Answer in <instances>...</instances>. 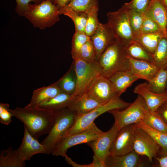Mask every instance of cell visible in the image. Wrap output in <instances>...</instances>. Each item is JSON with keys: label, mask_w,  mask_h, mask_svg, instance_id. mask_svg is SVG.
Here are the masks:
<instances>
[{"label": "cell", "mask_w": 167, "mask_h": 167, "mask_svg": "<svg viewBox=\"0 0 167 167\" xmlns=\"http://www.w3.org/2000/svg\"><path fill=\"white\" fill-rule=\"evenodd\" d=\"M10 110L13 116L23 122L29 133L38 139L40 136L48 134L54 123V113L37 108L17 107Z\"/></svg>", "instance_id": "cell-1"}, {"label": "cell", "mask_w": 167, "mask_h": 167, "mask_svg": "<svg viewBox=\"0 0 167 167\" xmlns=\"http://www.w3.org/2000/svg\"><path fill=\"white\" fill-rule=\"evenodd\" d=\"M98 62L101 75L108 78L116 72L130 69L125 47L116 39L106 48Z\"/></svg>", "instance_id": "cell-2"}, {"label": "cell", "mask_w": 167, "mask_h": 167, "mask_svg": "<svg viewBox=\"0 0 167 167\" xmlns=\"http://www.w3.org/2000/svg\"><path fill=\"white\" fill-rule=\"evenodd\" d=\"M54 122L48 135L42 141L48 154L54 146L66 135L74 124L77 114L68 107L54 113Z\"/></svg>", "instance_id": "cell-3"}, {"label": "cell", "mask_w": 167, "mask_h": 167, "mask_svg": "<svg viewBox=\"0 0 167 167\" xmlns=\"http://www.w3.org/2000/svg\"><path fill=\"white\" fill-rule=\"evenodd\" d=\"M58 9L49 0L39 4H29L24 16L36 28L41 29L50 27L59 21Z\"/></svg>", "instance_id": "cell-4"}, {"label": "cell", "mask_w": 167, "mask_h": 167, "mask_svg": "<svg viewBox=\"0 0 167 167\" xmlns=\"http://www.w3.org/2000/svg\"><path fill=\"white\" fill-rule=\"evenodd\" d=\"M76 77L75 91L72 95L73 100L82 95L96 79L101 75V70L98 61L88 62L79 58L73 60Z\"/></svg>", "instance_id": "cell-5"}, {"label": "cell", "mask_w": 167, "mask_h": 167, "mask_svg": "<svg viewBox=\"0 0 167 167\" xmlns=\"http://www.w3.org/2000/svg\"><path fill=\"white\" fill-rule=\"evenodd\" d=\"M131 104L124 101L120 97H117L86 114L77 116L74 124L66 135L86 131L95 124L94 120L100 115L112 110L125 108Z\"/></svg>", "instance_id": "cell-6"}, {"label": "cell", "mask_w": 167, "mask_h": 167, "mask_svg": "<svg viewBox=\"0 0 167 167\" xmlns=\"http://www.w3.org/2000/svg\"><path fill=\"white\" fill-rule=\"evenodd\" d=\"M107 23L111 27L116 39L125 47L134 41L126 8L123 6L117 11L107 14Z\"/></svg>", "instance_id": "cell-7"}, {"label": "cell", "mask_w": 167, "mask_h": 167, "mask_svg": "<svg viewBox=\"0 0 167 167\" xmlns=\"http://www.w3.org/2000/svg\"><path fill=\"white\" fill-rule=\"evenodd\" d=\"M103 132L96 124L84 131L65 135L53 147L51 152L53 156L65 157L67 150L75 145L87 143L96 139Z\"/></svg>", "instance_id": "cell-8"}, {"label": "cell", "mask_w": 167, "mask_h": 167, "mask_svg": "<svg viewBox=\"0 0 167 167\" xmlns=\"http://www.w3.org/2000/svg\"><path fill=\"white\" fill-rule=\"evenodd\" d=\"M144 101L143 97L138 95L135 101L123 110L115 109L108 112L113 116L114 124L119 130L127 126L143 122L144 114L142 105Z\"/></svg>", "instance_id": "cell-9"}, {"label": "cell", "mask_w": 167, "mask_h": 167, "mask_svg": "<svg viewBox=\"0 0 167 167\" xmlns=\"http://www.w3.org/2000/svg\"><path fill=\"white\" fill-rule=\"evenodd\" d=\"M134 150L140 156L147 157L150 162L161 153V148L154 139L144 130L137 127L134 132Z\"/></svg>", "instance_id": "cell-10"}, {"label": "cell", "mask_w": 167, "mask_h": 167, "mask_svg": "<svg viewBox=\"0 0 167 167\" xmlns=\"http://www.w3.org/2000/svg\"><path fill=\"white\" fill-rule=\"evenodd\" d=\"M136 124L127 126L119 130L109 149V155H121L134 150Z\"/></svg>", "instance_id": "cell-11"}, {"label": "cell", "mask_w": 167, "mask_h": 167, "mask_svg": "<svg viewBox=\"0 0 167 167\" xmlns=\"http://www.w3.org/2000/svg\"><path fill=\"white\" fill-rule=\"evenodd\" d=\"M118 131L114 124L108 131L103 132L96 139L87 143L94 152L93 158L105 164V160L109 155L110 146Z\"/></svg>", "instance_id": "cell-12"}, {"label": "cell", "mask_w": 167, "mask_h": 167, "mask_svg": "<svg viewBox=\"0 0 167 167\" xmlns=\"http://www.w3.org/2000/svg\"><path fill=\"white\" fill-rule=\"evenodd\" d=\"M102 104L106 103L118 96L108 78L99 76L86 92Z\"/></svg>", "instance_id": "cell-13"}, {"label": "cell", "mask_w": 167, "mask_h": 167, "mask_svg": "<svg viewBox=\"0 0 167 167\" xmlns=\"http://www.w3.org/2000/svg\"><path fill=\"white\" fill-rule=\"evenodd\" d=\"M116 39L109 24L108 23L105 24L100 23L95 32L90 36L96 50V61H98L105 49Z\"/></svg>", "instance_id": "cell-14"}, {"label": "cell", "mask_w": 167, "mask_h": 167, "mask_svg": "<svg viewBox=\"0 0 167 167\" xmlns=\"http://www.w3.org/2000/svg\"><path fill=\"white\" fill-rule=\"evenodd\" d=\"M16 150L21 159L25 161L29 160L36 154H48L47 151L44 145L33 136L24 126L22 142Z\"/></svg>", "instance_id": "cell-15"}, {"label": "cell", "mask_w": 167, "mask_h": 167, "mask_svg": "<svg viewBox=\"0 0 167 167\" xmlns=\"http://www.w3.org/2000/svg\"><path fill=\"white\" fill-rule=\"evenodd\" d=\"M130 63L129 70L139 79L148 82L152 79L161 68L155 63L137 60L127 55Z\"/></svg>", "instance_id": "cell-16"}, {"label": "cell", "mask_w": 167, "mask_h": 167, "mask_svg": "<svg viewBox=\"0 0 167 167\" xmlns=\"http://www.w3.org/2000/svg\"><path fill=\"white\" fill-rule=\"evenodd\" d=\"M133 92L143 97L148 109L152 111H156L160 105L167 101V89L161 93H154L149 89L147 82L138 84Z\"/></svg>", "instance_id": "cell-17"}, {"label": "cell", "mask_w": 167, "mask_h": 167, "mask_svg": "<svg viewBox=\"0 0 167 167\" xmlns=\"http://www.w3.org/2000/svg\"><path fill=\"white\" fill-rule=\"evenodd\" d=\"M139 155L133 150L121 155H109L105 163L106 167H138L143 166Z\"/></svg>", "instance_id": "cell-18"}, {"label": "cell", "mask_w": 167, "mask_h": 167, "mask_svg": "<svg viewBox=\"0 0 167 167\" xmlns=\"http://www.w3.org/2000/svg\"><path fill=\"white\" fill-rule=\"evenodd\" d=\"M145 16L156 22L160 26L165 36L167 24V8L162 0H151Z\"/></svg>", "instance_id": "cell-19"}, {"label": "cell", "mask_w": 167, "mask_h": 167, "mask_svg": "<svg viewBox=\"0 0 167 167\" xmlns=\"http://www.w3.org/2000/svg\"><path fill=\"white\" fill-rule=\"evenodd\" d=\"M108 79L116 93L119 97L134 82L139 79L129 70L116 72Z\"/></svg>", "instance_id": "cell-20"}, {"label": "cell", "mask_w": 167, "mask_h": 167, "mask_svg": "<svg viewBox=\"0 0 167 167\" xmlns=\"http://www.w3.org/2000/svg\"><path fill=\"white\" fill-rule=\"evenodd\" d=\"M72 99V95L63 92L41 102L35 108L54 113L67 107Z\"/></svg>", "instance_id": "cell-21"}, {"label": "cell", "mask_w": 167, "mask_h": 167, "mask_svg": "<svg viewBox=\"0 0 167 167\" xmlns=\"http://www.w3.org/2000/svg\"><path fill=\"white\" fill-rule=\"evenodd\" d=\"M102 104L85 93L72 99L68 107L79 116L86 114Z\"/></svg>", "instance_id": "cell-22"}, {"label": "cell", "mask_w": 167, "mask_h": 167, "mask_svg": "<svg viewBox=\"0 0 167 167\" xmlns=\"http://www.w3.org/2000/svg\"><path fill=\"white\" fill-rule=\"evenodd\" d=\"M63 92L55 83L38 88L33 91L31 101L25 107L29 108L36 107L40 103L54 97Z\"/></svg>", "instance_id": "cell-23"}, {"label": "cell", "mask_w": 167, "mask_h": 167, "mask_svg": "<svg viewBox=\"0 0 167 167\" xmlns=\"http://www.w3.org/2000/svg\"><path fill=\"white\" fill-rule=\"evenodd\" d=\"M144 118L143 122L150 127L157 131L167 134V126L158 114L150 110L144 101L142 105Z\"/></svg>", "instance_id": "cell-24"}, {"label": "cell", "mask_w": 167, "mask_h": 167, "mask_svg": "<svg viewBox=\"0 0 167 167\" xmlns=\"http://www.w3.org/2000/svg\"><path fill=\"white\" fill-rule=\"evenodd\" d=\"M163 33L143 34L139 33L134 35V41L140 44L152 55L154 53Z\"/></svg>", "instance_id": "cell-25"}, {"label": "cell", "mask_w": 167, "mask_h": 167, "mask_svg": "<svg viewBox=\"0 0 167 167\" xmlns=\"http://www.w3.org/2000/svg\"><path fill=\"white\" fill-rule=\"evenodd\" d=\"M25 161L20 158L17 150L11 147L0 153V167H24Z\"/></svg>", "instance_id": "cell-26"}, {"label": "cell", "mask_w": 167, "mask_h": 167, "mask_svg": "<svg viewBox=\"0 0 167 167\" xmlns=\"http://www.w3.org/2000/svg\"><path fill=\"white\" fill-rule=\"evenodd\" d=\"M58 14H63L71 19L75 26V32L85 33L88 17L86 13L74 11L66 5L58 10Z\"/></svg>", "instance_id": "cell-27"}, {"label": "cell", "mask_w": 167, "mask_h": 167, "mask_svg": "<svg viewBox=\"0 0 167 167\" xmlns=\"http://www.w3.org/2000/svg\"><path fill=\"white\" fill-rule=\"evenodd\" d=\"M55 83L64 92L71 95L74 94L77 81L73 62L67 72Z\"/></svg>", "instance_id": "cell-28"}, {"label": "cell", "mask_w": 167, "mask_h": 167, "mask_svg": "<svg viewBox=\"0 0 167 167\" xmlns=\"http://www.w3.org/2000/svg\"><path fill=\"white\" fill-rule=\"evenodd\" d=\"M125 49L127 55L131 58L154 62L152 55L137 41H131Z\"/></svg>", "instance_id": "cell-29"}, {"label": "cell", "mask_w": 167, "mask_h": 167, "mask_svg": "<svg viewBox=\"0 0 167 167\" xmlns=\"http://www.w3.org/2000/svg\"><path fill=\"white\" fill-rule=\"evenodd\" d=\"M149 89L156 93H161L167 89V69L161 67L156 75L147 82Z\"/></svg>", "instance_id": "cell-30"}, {"label": "cell", "mask_w": 167, "mask_h": 167, "mask_svg": "<svg viewBox=\"0 0 167 167\" xmlns=\"http://www.w3.org/2000/svg\"><path fill=\"white\" fill-rule=\"evenodd\" d=\"M136 126L146 131L154 139L160 147L161 155H167V134L155 130L143 122Z\"/></svg>", "instance_id": "cell-31"}, {"label": "cell", "mask_w": 167, "mask_h": 167, "mask_svg": "<svg viewBox=\"0 0 167 167\" xmlns=\"http://www.w3.org/2000/svg\"><path fill=\"white\" fill-rule=\"evenodd\" d=\"M154 62L160 67L167 64V36H163L160 40L152 55Z\"/></svg>", "instance_id": "cell-32"}, {"label": "cell", "mask_w": 167, "mask_h": 167, "mask_svg": "<svg viewBox=\"0 0 167 167\" xmlns=\"http://www.w3.org/2000/svg\"><path fill=\"white\" fill-rule=\"evenodd\" d=\"M67 5L74 11L86 14L93 8L99 7L98 0H71Z\"/></svg>", "instance_id": "cell-33"}, {"label": "cell", "mask_w": 167, "mask_h": 167, "mask_svg": "<svg viewBox=\"0 0 167 167\" xmlns=\"http://www.w3.org/2000/svg\"><path fill=\"white\" fill-rule=\"evenodd\" d=\"M90 40V37L84 33L75 32L73 34L72 42L71 54L73 60L78 58L79 50L82 46Z\"/></svg>", "instance_id": "cell-34"}, {"label": "cell", "mask_w": 167, "mask_h": 167, "mask_svg": "<svg viewBox=\"0 0 167 167\" xmlns=\"http://www.w3.org/2000/svg\"><path fill=\"white\" fill-rule=\"evenodd\" d=\"M123 5L128 11L130 23L134 35L140 33L145 17L144 14L128 9Z\"/></svg>", "instance_id": "cell-35"}, {"label": "cell", "mask_w": 167, "mask_h": 167, "mask_svg": "<svg viewBox=\"0 0 167 167\" xmlns=\"http://www.w3.org/2000/svg\"><path fill=\"white\" fill-rule=\"evenodd\" d=\"M98 10L99 7H96L87 13L88 17L85 28V34L90 37L95 32L100 23L97 18Z\"/></svg>", "instance_id": "cell-36"}, {"label": "cell", "mask_w": 167, "mask_h": 167, "mask_svg": "<svg viewBox=\"0 0 167 167\" xmlns=\"http://www.w3.org/2000/svg\"><path fill=\"white\" fill-rule=\"evenodd\" d=\"M88 62L96 60V50L90 40L87 41L80 49L78 58Z\"/></svg>", "instance_id": "cell-37"}, {"label": "cell", "mask_w": 167, "mask_h": 167, "mask_svg": "<svg viewBox=\"0 0 167 167\" xmlns=\"http://www.w3.org/2000/svg\"><path fill=\"white\" fill-rule=\"evenodd\" d=\"M140 33L143 34L163 33L159 25L156 22L145 15Z\"/></svg>", "instance_id": "cell-38"}, {"label": "cell", "mask_w": 167, "mask_h": 167, "mask_svg": "<svg viewBox=\"0 0 167 167\" xmlns=\"http://www.w3.org/2000/svg\"><path fill=\"white\" fill-rule=\"evenodd\" d=\"M151 0H132L130 2L126 3L124 5L128 9L135 10L145 13Z\"/></svg>", "instance_id": "cell-39"}, {"label": "cell", "mask_w": 167, "mask_h": 167, "mask_svg": "<svg viewBox=\"0 0 167 167\" xmlns=\"http://www.w3.org/2000/svg\"><path fill=\"white\" fill-rule=\"evenodd\" d=\"M8 103H0V122L2 124L8 125L12 121L13 116L10 110Z\"/></svg>", "instance_id": "cell-40"}, {"label": "cell", "mask_w": 167, "mask_h": 167, "mask_svg": "<svg viewBox=\"0 0 167 167\" xmlns=\"http://www.w3.org/2000/svg\"><path fill=\"white\" fill-rule=\"evenodd\" d=\"M16 5L15 11L18 15L24 16L27 11L30 2H33L35 4H39L42 2V0H15Z\"/></svg>", "instance_id": "cell-41"}, {"label": "cell", "mask_w": 167, "mask_h": 167, "mask_svg": "<svg viewBox=\"0 0 167 167\" xmlns=\"http://www.w3.org/2000/svg\"><path fill=\"white\" fill-rule=\"evenodd\" d=\"M155 111L167 126V101L164 102Z\"/></svg>", "instance_id": "cell-42"}, {"label": "cell", "mask_w": 167, "mask_h": 167, "mask_svg": "<svg viewBox=\"0 0 167 167\" xmlns=\"http://www.w3.org/2000/svg\"><path fill=\"white\" fill-rule=\"evenodd\" d=\"M160 167H167V155H161V156L156 157Z\"/></svg>", "instance_id": "cell-43"}, {"label": "cell", "mask_w": 167, "mask_h": 167, "mask_svg": "<svg viewBox=\"0 0 167 167\" xmlns=\"http://www.w3.org/2000/svg\"><path fill=\"white\" fill-rule=\"evenodd\" d=\"M71 0H55V4H56L58 10L64 7L67 5Z\"/></svg>", "instance_id": "cell-44"}, {"label": "cell", "mask_w": 167, "mask_h": 167, "mask_svg": "<svg viewBox=\"0 0 167 167\" xmlns=\"http://www.w3.org/2000/svg\"><path fill=\"white\" fill-rule=\"evenodd\" d=\"M162 1L167 8V0H162Z\"/></svg>", "instance_id": "cell-45"}, {"label": "cell", "mask_w": 167, "mask_h": 167, "mask_svg": "<svg viewBox=\"0 0 167 167\" xmlns=\"http://www.w3.org/2000/svg\"><path fill=\"white\" fill-rule=\"evenodd\" d=\"M165 31L166 32V35L167 36V24L166 25V28H165Z\"/></svg>", "instance_id": "cell-46"}, {"label": "cell", "mask_w": 167, "mask_h": 167, "mask_svg": "<svg viewBox=\"0 0 167 167\" xmlns=\"http://www.w3.org/2000/svg\"><path fill=\"white\" fill-rule=\"evenodd\" d=\"M49 0L50 1L54 4H55V0Z\"/></svg>", "instance_id": "cell-47"}, {"label": "cell", "mask_w": 167, "mask_h": 167, "mask_svg": "<svg viewBox=\"0 0 167 167\" xmlns=\"http://www.w3.org/2000/svg\"><path fill=\"white\" fill-rule=\"evenodd\" d=\"M165 67H166V68L167 69V64L166 65Z\"/></svg>", "instance_id": "cell-48"}, {"label": "cell", "mask_w": 167, "mask_h": 167, "mask_svg": "<svg viewBox=\"0 0 167 167\" xmlns=\"http://www.w3.org/2000/svg\"><path fill=\"white\" fill-rule=\"evenodd\" d=\"M44 0H42L43 1H44Z\"/></svg>", "instance_id": "cell-49"}]
</instances>
